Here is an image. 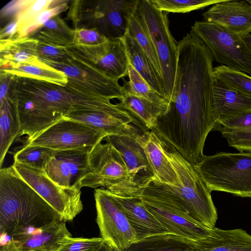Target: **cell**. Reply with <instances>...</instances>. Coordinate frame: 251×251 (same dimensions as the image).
<instances>
[{
	"instance_id": "7bdbcfd3",
	"label": "cell",
	"mask_w": 251,
	"mask_h": 251,
	"mask_svg": "<svg viewBox=\"0 0 251 251\" xmlns=\"http://www.w3.org/2000/svg\"><path fill=\"white\" fill-rule=\"evenodd\" d=\"M29 0H12L5 5L0 10L1 21L9 22L16 20L19 13L28 3Z\"/></svg>"
},
{
	"instance_id": "ac0fdd59",
	"label": "cell",
	"mask_w": 251,
	"mask_h": 251,
	"mask_svg": "<svg viewBox=\"0 0 251 251\" xmlns=\"http://www.w3.org/2000/svg\"><path fill=\"white\" fill-rule=\"evenodd\" d=\"M92 148L57 151L48 165L45 173L61 186L79 188L78 183L86 173Z\"/></svg>"
},
{
	"instance_id": "7dc6e473",
	"label": "cell",
	"mask_w": 251,
	"mask_h": 251,
	"mask_svg": "<svg viewBox=\"0 0 251 251\" xmlns=\"http://www.w3.org/2000/svg\"><path fill=\"white\" fill-rule=\"evenodd\" d=\"M242 38L244 41L246 46L251 51V34H248L242 36Z\"/></svg>"
},
{
	"instance_id": "44dd1931",
	"label": "cell",
	"mask_w": 251,
	"mask_h": 251,
	"mask_svg": "<svg viewBox=\"0 0 251 251\" xmlns=\"http://www.w3.org/2000/svg\"><path fill=\"white\" fill-rule=\"evenodd\" d=\"M204 21L217 24L241 36L251 34V5L245 0H225L202 14Z\"/></svg>"
},
{
	"instance_id": "3957f363",
	"label": "cell",
	"mask_w": 251,
	"mask_h": 251,
	"mask_svg": "<svg viewBox=\"0 0 251 251\" xmlns=\"http://www.w3.org/2000/svg\"><path fill=\"white\" fill-rule=\"evenodd\" d=\"M166 146L179 183L178 188L169 186L175 205L195 221L209 228H214L217 212L211 192L194 166L173 148Z\"/></svg>"
},
{
	"instance_id": "c3c4849f",
	"label": "cell",
	"mask_w": 251,
	"mask_h": 251,
	"mask_svg": "<svg viewBox=\"0 0 251 251\" xmlns=\"http://www.w3.org/2000/svg\"><path fill=\"white\" fill-rule=\"evenodd\" d=\"M99 251H115L113 248L106 242H104L103 245Z\"/></svg>"
},
{
	"instance_id": "ba28073f",
	"label": "cell",
	"mask_w": 251,
	"mask_h": 251,
	"mask_svg": "<svg viewBox=\"0 0 251 251\" xmlns=\"http://www.w3.org/2000/svg\"><path fill=\"white\" fill-rule=\"evenodd\" d=\"M191 30L205 44L217 62L251 75V51L242 36L204 21L196 22Z\"/></svg>"
},
{
	"instance_id": "4316f807",
	"label": "cell",
	"mask_w": 251,
	"mask_h": 251,
	"mask_svg": "<svg viewBox=\"0 0 251 251\" xmlns=\"http://www.w3.org/2000/svg\"><path fill=\"white\" fill-rule=\"evenodd\" d=\"M220 131L230 147L251 152V111L216 122L212 131Z\"/></svg>"
},
{
	"instance_id": "2e32d148",
	"label": "cell",
	"mask_w": 251,
	"mask_h": 251,
	"mask_svg": "<svg viewBox=\"0 0 251 251\" xmlns=\"http://www.w3.org/2000/svg\"><path fill=\"white\" fill-rule=\"evenodd\" d=\"M139 128L133 126L121 133L108 135L104 138L121 155L131 182L137 187L153 179L152 171L144 149L136 138Z\"/></svg>"
},
{
	"instance_id": "4fadbf2b",
	"label": "cell",
	"mask_w": 251,
	"mask_h": 251,
	"mask_svg": "<svg viewBox=\"0 0 251 251\" xmlns=\"http://www.w3.org/2000/svg\"><path fill=\"white\" fill-rule=\"evenodd\" d=\"M39 59L43 63L63 72L67 76L68 82L96 95L110 100L117 99L121 100L126 94L125 86H121L118 80L79 59L74 57L65 63Z\"/></svg>"
},
{
	"instance_id": "ab89813d",
	"label": "cell",
	"mask_w": 251,
	"mask_h": 251,
	"mask_svg": "<svg viewBox=\"0 0 251 251\" xmlns=\"http://www.w3.org/2000/svg\"><path fill=\"white\" fill-rule=\"evenodd\" d=\"M104 241L101 237L65 239L57 251H99Z\"/></svg>"
},
{
	"instance_id": "f1b7e54d",
	"label": "cell",
	"mask_w": 251,
	"mask_h": 251,
	"mask_svg": "<svg viewBox=\"0 0 251 251\" xmlns=\"http://www.w3.org/2000/svg\"><path fill=\"white\" fill-rule=\"evenodd\" d=\"M22 129L15 103L9 98L0 103V167L2 168L6 154Z\"/></svg>"
},
{
	"instance_id": "52a82bcc",
	"label": "cell",
	"mask_w": 251,
	"mask_h": 251,
	"mask_svg": "<svg viewBox=\"0 0 251 251\" xmlns=\"http://www.w3.org/2000/svg\"><path fill=\"white\" fill-rule=\"evenodd\" d=\"M100 186L116 195L130 193L138 187L131 182L121 155L108 142L100 143L91 149L86 173L78 183L80 189Z\"/></svg>"
},
{
	"instance_id": "e575fe53",
	"label": "cell",
	"mask_w": 251,
	"mask_h": 251,
	"mask_svg": "<svg viewBox=\"0 0 251 251\" xmlns=\"http://www.w3.org/2000/svg\"><path fill=\"white\" fill-rule=\"evenodd\" d=\"M57 151L40 146L25 145L14 154V162L45 171Z\"/></svg>"
},
{
	"instance_id": "d6a6232c",
	"label": "cell",
	"mask_w": 251,
	"mask_h": 251,
	"mask_svg": "<svg viewBox=\"0 0 251 251\" xmlns=\"http://www.w3.org/2000/svg\"><path fill=\"white\" fill-rule=\"evenodd\" d=\"M0 71L15 76L46 81L62 86H66L68 82L67 76L63 72L44 63L41 65L23 64Z\"/></svg>"
},
{
	"instance_id": "ffe728a7",
	"label": "cell",
	"mask_w": 251,
	"mask_h": 251,
	"mask_svg": "<svg viewBox=\"0 0 251 251\" xmlns=\"http://www.w3.org/2000/svg\"><path fill=\"white\" fill-rule=\"evenodd\" d=\"M63 118L83 124L107 136L121 133L132 126V124L145 129L138 120L118 105L116 108L110 110H74Z\"/></svg>"
},
{
	"instance_id": "d4e9b609",
	"label": "cell",
	"mask_w": 251,
	"mask_h": 251,
	"mask_svg": "<svg viewBox=\"0 0 251 251\" xmlns=\"http://www.w3.org/2000/svg\"><path fill=\"white\" fill-rule=\"evenodd\" d=\"M72 237L65 222L57 220L21 241H13L18 251H57L63 241Z\"/></svg>"
},
{
	"instance_id": "8992f818",
	"label": "cell",
	"mask_w": 251,
	"mask_h": 251,
	"mask_svg": "<svg viewBox=\"0 0 251 251\" xmlns=\"http://www.w3.org/2000/svg\"><path fill=\"white\" fill-rule=\"evenodd\" d=\"M135 14L153 45L160 65L165 98L170 103L175 92L178 43L170 30L168 13L156 9L149 0H139Z\"/></svg>"
},
{
	"instance_id": "8fae6325",
	"label": "cell",
	"mask_w": 251,
	"mask_h": 251,
	"mask_svg": "<svg viewBox=\"0 0 251 251\" xmlns=\"http://www.w3.org/2000/svg\"><path fill=\"white\" fill-rule=\"evenodd\" d=\"M151 180L139 187L138 194L141 197L147 209L170 234L194 242L211 234L213 228H209L195 221L160 196L153 188Z\"/></svg>"
},
{
	"instance_id": "d6986e66",
	"label": "cell",
	"mask_w": 251,
	"mask_h": 251,
	"mask_svg": "<svg viewBox=\"0 0 251 251\" xmlns=\"http://www.w3.org/2000/svg\"><path fill=\"white\" fill-rule=\"evenodd\" d=\"M151 168L153 180L161 184L178 188L179 183L172 164L166 144L153 131L147 129L136 134Z\"/></svg>"
},
{
	"instance_id": "1f68e13d",
	"label": "cell",
	"mask_w": 251,
	"mask_h": 251,
	"mask_svg": "<svg viewBox=\"0 0 251 251\" xmlns=\"http://www.w3.org/2000/svg\"><path fill=\"white\" fill-rule=\"evenodd\" d=\"M32 36L50 45L66 48L73 44L74 29L71 28L59 15L50 18Z\"/></svg>"
},
{
	"instance_id": "4dcf8cb0",
	"label": "cell",
	"mask_w": 251,
	"mask_h": 251,
	"mask_svg": "<svg viewBox=\"0 0 251 251\" xmlns=\"http://www.w3.org/2000/svg\"><path fill=\"white\" fill-rule=\"evenodd\" d=\"M195 242L183 237L165 234L137 241L120 251H194Z\"/></svg>"
},
{
	"instance_id": "d590c367",
	"label": "cell",
	"mask_w": 251,
	"mask_h": 251,
	"mask_svg": "<svg viewBox=\"0 0 251 251\" xmlns=\"http://www.w3.org/2000/svg\"><path fill=\"white\" fill-rule=\"evenodd\" d=\"M127 32L136 40L151 61L158 75L162 78L159 61L151 40L135 14L130 19Z\"/></svg>"
},
{
	"instance_id": "83f0119b",
	"label": "cell",
	"mask_w": 251,
	"mask_h": 251,
	"mask_svg": "<svg viewBox=\"0 0 251 251\" xmlns=\"http://www.w3.org/2000/svg\"><path fill=\"white\" fill-rule=\"evenodd\" d=\"M122 39L129 64L154 90L165 98L162 78L158 75L142 48L127 32Z\"/></svg>"
},
{
	"instance_id": "484cf974",
	"label": "cell",
	"mask_w": 251,
	"mask_h": 251,
	"mask_svg": "<svg viewBox=\"0 0 251 251\" xmlns=\"http://www.w3.org/2000/svg\"><path fill=\"white\" fill-rule=\"evenodd\" d=\"M194 251H251V235L242 229L215 227L209 236L195 242Z\"/></svg>"
},
{
	"instance_id": "b9f144b4",
	"label": "cell",
	"mask_w": 251,
	"mask_h": 251,
	"mask_svg": "<svg viewBox=\"0 0 251 251\" xmlns=\"http://www.w3.org/2000/svg\"><path fill=\"white\" fill-rule=\"evenodd\" d=\"M107 40V38L96 28L74 29L73 44L97 45L106 42Z\"/></svg>"
},
{
	"instance_id": "7c38bea8",
	"label": "cell",
	"mask_w": 251,
	"mask_h": 251,
	"mask_svg": "<svg viewBox=\"0 0 251 251\" xmlns=\"http://www.w3.org/2000/svg\"><path fill=\"white\" fill-rule=\"evenodd\" d=\"M107 135L81 123L63 118L25 145L40 146L56 151L93 148Z\"/></svg>"
},
{
	"instance_id": "e0dca14e",
	"label": "cell",
	"mask_w": 251,
	"mask_h": 251,
	"mask_svg": "<svg viewBox=\"0 0 251 251\" xmlns=\"http://www.w3.org/2000/svg\"><path fill=\"white\" fill-rule=\"evenodd\" d=\"M10 99L16 104L22 129L20 136L30 140L63 117L51 110L41 100L14 89L11 84Z\"/></svg>"
},
{
	"instance_id": "7402d4cb",
	"label": "cell",
	"mask_w": 251,
	"mask_h": 251,
	"mask_svg": "<svg viewBox=\"0 0 251 251\" xmlns=\"http://www.w3.org/2000/svg\"><path fill=\"white\" fill-rule=\"evenodd\" d=\"M113 194L122 206L130 225L135 232L137 241L153 236L170 234L147 209L139 194Z\"/></svg>"
},
{
	"instance_id": "277c9868",
	"label": "cell",
	"mask_w": 251,
	"mask_h": 251,
	"mask_svg": "<svg viewBox=\"0 0 251 251\" xmlns=\"http://www.w3.org/2000/svg\"><path fill=\"white\" fill-rule=\"evenodd\" d=\"M12 87L41 100L63 117L74 110H110L116 108L110 100L96 95L68 82L65 86L14 75Z\"/></svg>"
},
{
	"instance_id": "cb8c5ba5",
	"label": "cell",
	"mask_w": 251,
	"mask_h": 251,
	"mask_svg": "<svg viewBox=\"0 0 251 251\" xmlns=\"http://www.w3.org/2000/svg\"><path fill=\"white\" fill-rule=\"evenodd\" d=\"M38 43L37 39L30 36L0 40V70L23 64L42 65L37 54Z\"/></svg>"
},
{
	"instance_id": "836d02e7",
	"label": "cell",
	"mask_w": 251,
	"mask_h": 251,
	"mask_svg": "<svg viewBox=\"0 0 251 251\" xmlns=\"http://www.w3.org/2000/svg\"><path fill=\"white\" fill-rule=\"evenodd\" d=\"M127 75L129 81L126 84L127 87H125L126 92L165 107L168 110L170 105L169 101L154 90L129 63Z\"/></svg>"
},
{
	"instance_id": "30bf717a",
	"label": "cell",
	"mask_w": 251,
	"mask_h": 251,
	"mask_svg": "<svg viewBox=\"0 0 251 251\" xmlns=\"http://www.w3.org/2000/svg\"><path fill=\"white\" fill-rule=\"evenodd\" d=\"M94 197L96 222L101 238L115 251H120L137 241L135 231L114 195L105 188H97Z\"/></svg>"
},
{
	"instance_id": "7a4b0ae2",
	"label": "cell",
	"mask_w": 251,
	"mask_h": 251,
	"mask_svg": "<svg viewBox=\"0 0 251 251\" xmlns=\"http://www.w3.org/2000/svg\"><path fill=\"white\" fill-rule=\"evenodd\" d=\"M57 220L60 218L56 212L12 165L0 169V247L25 229L40 228Z\"/></svg>"
},
{
	"instance_id": "74e56055",
	"label": "cell",
	"mask_w": 251,
	"mask_h": 251,
	"mask_svg": "<svg viewBox=\"0 0 251 251\" xmlns=\"http://www.w3.org/2000/svg\"><path fill=\"white\" fill-rule=\"evenodd\" d=\"M221 0H149L156 9L168 13H184L214 4Z\"/></svg>"
},
{
	"instance_id": "f6af8a7d",
	"label": "cell",
	"mask_w": 251,
	"mask_h": 251,
	"mask_svg": "<svg viewBox=\"0 0 251 251\" xmlns=\"http://www.w3.org/2000/svg\"><path fill=\"white\" fill-rule=\"evenodd\" d=\"M18 22L13 20L2 27L0 32V40H7L15 38L17 33Z\"/></svg>"
},
{
	"instance_id": "bcb514c9",
	"label": "cell",
	"mask_w": 251,
	"mask_h": 251,
	"mask_svg": "<svg viewBox=\"0 0 251 251\" xmlns=\"http://www.w3.org/2000/svg\"><path fill=\"white\" fill-rule=\"evenodd\" d=\"M0 251H18V250L11 240L6 245L1 247Z\"/></svg>"
},
{
	"instance_id": "5bb4252c",
	"label": "cell",
	"mask_w": 251,
	"mask_h": 251,
	"mask_svg": "<svg viewBox=\"0 0 251 251\" xmlns=\"http://www.w3.org/2000/svg\"><path fill=\"white\" fill-rule=\"evenodd\" d=\"M66 49L75 58L118 80L127 75L128 58L122 39H108L97 45L72 44Z\"/></svg>"
},
{
	"instance_id": "f35d334b",
	"label": "cell",
	"mask_w": 251,
	"mask_h": 251,
	"mask_svg": "<svg viewBox=\"0 0 251 251\" xmlns=\"http://www.w3.org/2000/svg\"><path fill=\"white\" fill-rule=\"evenodd\" d=\"M68 0H64L61 4L46 9L38 14L34 18L17 30L16 38L28 36L33 32L43 25L50 18L59 15L69 9Z\"/></svg>"
},
{
	"instance_id": "9a60e30c",
	"label": "cell",
	"mask_w": 251,
	"mask_h": 251,
	"mask_svg": "<svg viewBox=\"0 0 251 251\" xmlns=\"http://www.w3.org/2000/svg\"><path fill=\"white\" fill-rule=\"evenodd\" d=\"M139 0H97L91 8L88 21L108 39H122L127 32Z\"/></svg>"
},
{
	"instance_id": "6da1fadb",
	"label": "cell",
	"mask_w": 251,
	"mask_h": 251,
	"mask_svg": "<svg viewBox=\"0 0 251 251\" xmlns=\"http://www.w3.org/2000/svg\"><path fill=\"white\" fill-rule=\"evenodd\" d=\"M175 95L152 130L193 165L204 156V146L216 123L212 112L214 58L192 30L178 43Z\"/></svg>"
},
{
	"instance_id": "f546056e",
	"label": "cell",
	"mask_w": 251,
	"mask_h": 251,
	"mask_svg": "<svg viewBox=\"0 0 251 251\" xmlns=\"http://www.w3.org/2000/svg\"><path fill=\"white\" fill-rule=\"evenodd\" d=\"M117 104L133 116L144 127L152 130L158 119L167 109L145 99L126 93L124 97Z\"/></svg>"
},
{
	"instance_id": "60d3db41",
	"label": "cell",
	"mask_w": 251,
	"mask_h": 251,
	"mask_svg": "<svg viewBox=\"0 0 251 251\" xmlns=\"http://www.w3.org/2000/svg\"><path fill=\"white\" fill-rule=\"evenodd\" d=\"M37 54L39 59L58 63H65L74 58L65 48L52 46L40 41L37 46Z\"/></svg>"
},
{
	"instance_id": "8d00e7d4",
	"label": "cell",
	"mask_w": 251,
	"mask_h": 251,
	"mask_svg": "<svg viewBox=\"0 0 251 251\" xmlns=\"http://www.w3.org/2000/svg\"><path fill=\"white\" fill-rule=\"evenodd\" d=\"M213 76L231 88L251 97V77L245 73L221 65L214 68Z\"/></svg>"
},
{
	"instance_id": "681fc988",
	"label": "cell",
	"mask_w": 251,
	"mask_h": 251,
	"mask_svg": "<svg viewBox=\"0 0 251 251\" xmlns=\"http://www.w3.org/2000/svg\"><path fill=\"white\" fill-rule=\"evenodd\" d=\"M251 5V0H246Z\"/></svg>"
},
{
	"instance_id": "5b68a950",
	"label": "cell",
	"mask_w": 251,
	"mask_h": 251,
	"mask_svg": "<svg viewBox=\"0 0 251 251\" xmlns=\"http://www.w3.org/2000/svg\"><path fill=\"white\" fill-rule=\"evenodd\" d=\"M193 166L210 192L251 198V152L204 155Z\"/></svg>"
},
{
	"instance_id": "ee69618b",
	"label": "cell",
	"mask_w": 251,
	"mask_h": 251,
	"mask_svg": "<svg viewBox=\"0 0 251 251\" xmlns=\"http://www.w3.org/2000/svg\"><path fill=\"white\" fill-rule=\"evenodd\" d=\"M14 75L6 72L0 73V103L9 97L10 90Z\"/></svg>"
},
{
	"instance_id": "9c48e42d",
	"label": "cell",
	"mask_w": 251,
	"mask_h": 251,
	"mask_svg": "<svg viewBox=\"0 0 251 251\" xmlns=\"http://www.w3.org/2000/svg\"><path fill=\"white\" fill-rule=\"evenodd\" d=\"M12 166L22 178L52 208L60 220L72 221L82 210L81 189L61 186L43 170L16 162Z\"/></svg>"
},
{
	"instance_id": "603a6c76",
	"label": "cell",
	"mask_w": 251,
	"mask_h": 251,
	"mask_svg": "<svg viewBox=\"0 0 251 251\" xmlns=\"http://www.w3.org/2000/svg\"><path fill=\"white\" fill-rule=\"evenodd\" d=\"M251 111V97L231 88L214 76L212 112L216 123Z\"/></svg>"
}]
</instances>
